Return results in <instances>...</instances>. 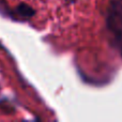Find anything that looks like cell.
<instances>
[{
    "label": "cell",
    "instance_id": "obj_3",
    "mask_svg": "<svg viewBox=\"0 0 122 122\" xmlns=\"http://www.w3.org/2000/svg\"><path fill=\"white\" fill-rule=\"evenodd\" d=\"M67 1H69L70 3H75V1H76V0H67Z\"/></svg>",
    "mask_w": 122,
    "mask_h": 122
},
{
    "label": "cell",
    "instance_id": "obj_4",
    "mask_svg": "<svg viewBox=\"0 0 122 122\" xmlns=\"http://www.w3.org/2000/svg\"><path fill=\"white\" fill-rule=\"evenodd\" d=\"M121 51H122V47H121Z\"/></svg>",
    "mask_w": 122,
    "mask_h": 122
},
{
    "label": "cell",
    "instance_id": "obj_1",
    "mask_svg": "<svg viewBox=\"0 0 122 122\" xmlns=\"http://www.w3.org/2000/svg\"><path fill=\"white\" fill-rule=\"evenodd\" d=\"M106 28L116 44L122 47V0H109L106 10Z\"/></svg>",
    "mask_w": 122,
    "mask_h": 122
},
{
    "label": "cell",
    "instance_id": "obj_2",
    "mask_svg": "<svg viewBox=\"0 0 122 122\" xmlns=\"http://www.w3.org/2000/svg\"><path fill=\"white\" fill-rule=\"evenodd\" d=\"M15 12H16V14H18L21 18H25V19L31 18V17L34 16V14H36L34 9H32L31 6L28 5V4H26V3L18 4L17 8H16V10H15Z\"/></svg>",
    "mask_w": 122,
    "mask_h": 122
}]
</instances>
